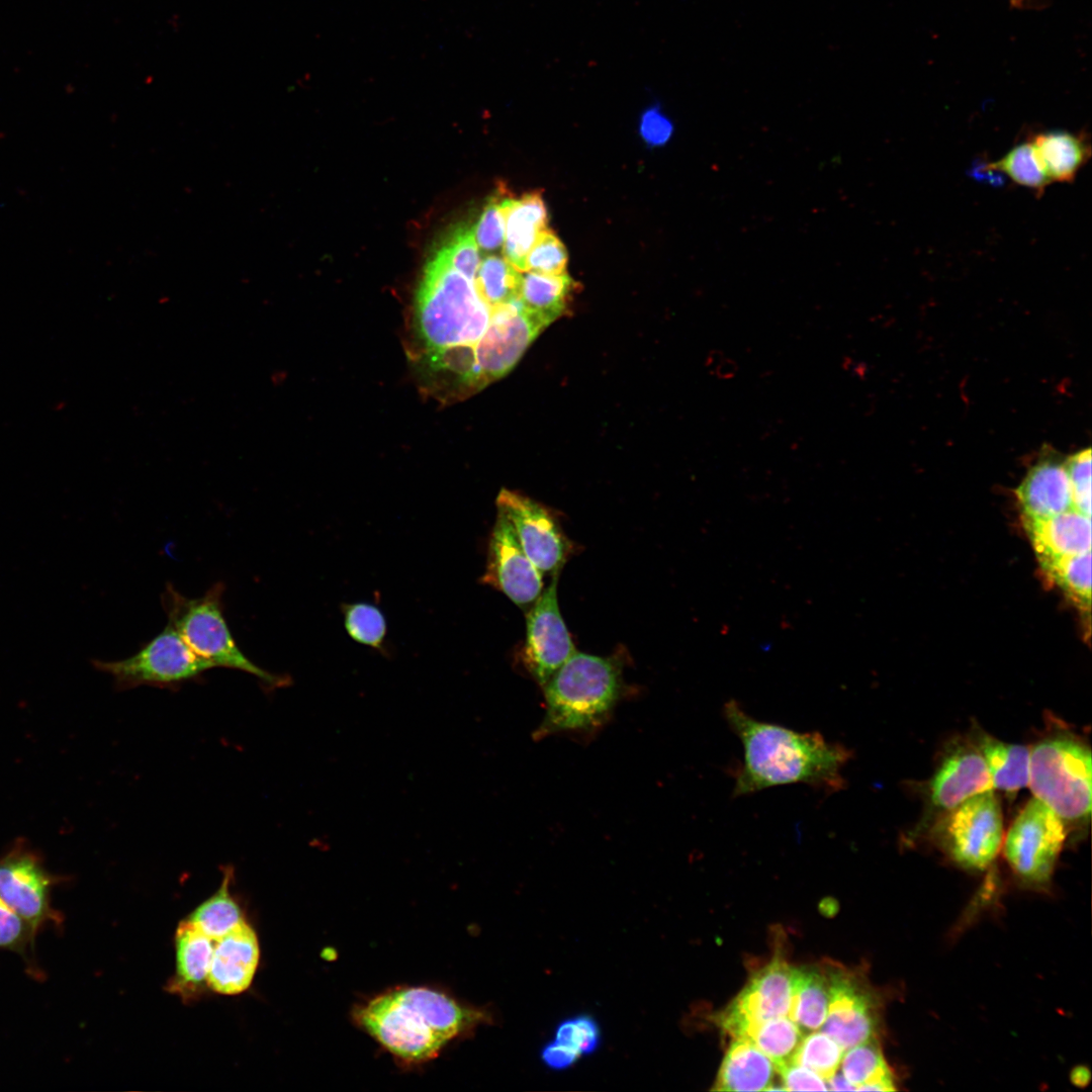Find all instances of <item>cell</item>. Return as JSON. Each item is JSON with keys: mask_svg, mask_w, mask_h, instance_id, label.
<instances>
[{"mask_svg": "<svg viewBox=\"0 0 1092 1092\" xmlns=\"http://www.w3.org/2000/svg\"><path fill=\"white\" fill-rule=\"evenodd\" d=\"M351 1018L402 1068L437 1059L448 1045L493 1019L485 1008L423 985L396 986L368 997L354 1005Z\"/></svg>", "mask_w": 1092, "mask_h": 1092, "instance_id": "1", "label": "cell"}, {"mask_svg": "<svg viewBox=\"0 0 1092 1092\" xmlns=\"http://www.w3.org/2000/svg\"><path fill=\"white\" fill-rule=\"evenodd\" d=\"M723 716L744 752L731 774L734 798L790 784H805L826 794L846 787L842 770L852 752L843 744L830 742L817 731L803 733L759 721L733 699L725 703Z\"/></svg>", "mask_w": 1092, "mask_h": 1092, "instance_id": "2", "label": "cell"}, {"mask_svg": "<svg viewBox=\"0 0 1092 1092\" xmlns=\"http://www.w3.org/2000/svg\"><path fill=\"white\" fill-rule=\"evenodd\" d=\"M626 689L617 656L576 650L542 687L545 712L534 738L596 733L610 720Z\"/></svg>", "mask_w": 1092, "mask_h": 1092, "instance_id": "3", "label": "cell"}, {"mask_svg": "<svg viewBox=\"0 0 1092 1092\" xmlns=\"http://www.w3.org/2000/svg\"><path fill=\"white\" fill-rule=\"evenodd\" d=\"M224 584L215 582L199 598H187L171 583L162 593V607L188 647L212 667L238 669L257 677L267 691L288 687L291 677L265 670L237 645L223 615Z\"/></svg>", "mask_w": 1092, "mask_h": 1092, "instance_id": "4", "label": "cell"}, {"mask_svg": "<svg viewBox=\"0 0 1092 1092\" xmlns=\"http://www.w3.org/2000/svg\"><path fill=\"white\" fill-rule=\"evenodd\" d=\"M1091 749L1082 738L1057 730L1029 747L1033 797L1070 827L1086 826L1091 815Z\"/></svg>", "mask_w": 1092, "mask_h": 1092, "instance_id": "5", "label": "cell"}, {"mask_svg": "<svg viewBox=\"0 0 1092 1092\" xmlns=\"http://www.w3.org/2000/svg\"><path fill=\"white\" fill-rule=\"evenodd\" d=\"M934 841L964 868L983 870L997 856L1003 839V815L994 790L977 794L938 817Z\"/></svg>", "mask_w": 1092, "mask_h": 1092, "instance_id": "6", "label": "cell"}, {"mask_svg": "<svg viewBox=\"0 0 1092 1092\" xmlns=\"http://www.w3.org/2000/svg\"><path fill=\"white\" fill-rule=\"evenodd\" d=\"M91 662L96 669L111 675L118 690L140 686L178 688L213 668L188 647L170 624L129 657Z\"/></svg>", "mask_w": 1092, "mask_h": 1092, "instance_id": "7", "label": "cell"}, {"mask_svg": "<svg viewBox=\"0 0 1092 1092\" xmlns=\"http://www.w3.org/2000/svg\"><path fill=\"white\" fill-rule=\"evenodd\" d=\"M64 877L50 873L39 852L24 839L0 855V898L36 933L44 926L61 928L64 915L52 905V889Z\"/></svg>", "mask_w": 1092, "mask_h": 1092, "instance_id": "8", "label": "cell"}, {"mask_svg": "<svg viewBox=\"0 0 1092 1092\" xmlns=\"http://www.w3.org/2000/svg\"><path fill=\"white\" fill-rule=\"evenodd\" d=\"M1068 836L1064 821L1044 803L1032 797L1010 825L1004 855L1023 881L1044 884L1051 880Z\"/></svg>", "mask_w": 1092, "mask_h": 1092, "instance_id": "9", "label": "cell"}, {"mask_svg": "<svg viewBox=\"0 0 1092 1092\" xmlns=\"http://www.w3.org/2000/svg\"><path fill=\"white\" fill-rule=\"evenodd\" d=\"M545 328L519 300L494 306L489 329L475 353L476 392L510 372Z\"/></svg>", "mask_w": 1092, "mask_h": 1092, "instance_id": "10", "label": "cell"}, {"mask_svg": "<svg viewBox=\"0 0 1092 1092\" xmlns=\"http://www.w3.org/2000/svg\"><path fill=\"white\" fill-rule=\"evenodd\" d=\"M558 574L530 607L526 617L523 663L542 688L576 651L560 613L557 599Z\"/></svg>", "mask_w": 1092, "mask_h": 1092, "instance_id": "11", "label": "cell"}, {"mask_svg": "<svg viewBox=\"0 0 1092 1092\" xmlns=\"http://www.w3.org/2000/svg\"><path fill=\"white\" fill-rule=\"evenodd\" d=\"M824 972L829 1002L822 1031L843 1051L876 1037L879 1011L872 990L857 976L842 968L831 966Z\"/></svg>", "mask_w": 1092, "mask_h": 1092, "instance_id": "12", "label": "cell"}, {"mask_svg": "<svg viewBox=\"0 0 1092 1092\" xmlns=\"http://www.w3.org/2000/svg\"><path fill=\"white\" fill-rule=\"evenodd\" d=\"M495 504L497 511L512 524L524 551L542 574L559 572L570 544L551 513L539 503L506 488L499 491Z\"/></svg>", "mask_w": 1092, "mask_h": 1092, "instance_id": "13", "label": "cell"}, {"mask_svg": "<svg viewBox=\"0 0 1092 1092\" xmlns=\"http://www.w3.org/2000/svg\"><path fill=\"white\" fill-rule=\"evenodd\" d=\"M794 968L776 957L752 975L742 991L720 1014V1025L733 1037H744L755 1024L788 1016Z\"/></svg>", "mask_w": 1092, "mask_h": 1092, "instance_id": "14", "label": "cell"}, {"mask_svg": "<svg viewBox=\"0 0 1092 1092\" xmlns=\"http://www.w3.org/2000/svg\"><path fill=\"white\" fill-rule=\"evenodd\" d=\"M522 609L543 592V574L524 551L508 518L497 511L489 535L485 571L480 578Z\"/></svg>", "mask_w": 1092, "mask_h": 1092, "instance_id": "15", "label": "cell"}, {"mask_svg": "<svg viewBox=\"0 0 1092 1092\" xmlns=\"http://www.w3.org/2000/svg\"><path fill=\"white\" fill-rule=\"evenodd\" d=\"M930 807L936 817L967 799L994 790L986 762L973 742H954L940 758L928 785Z\"/></svg>", "mask_w": 1092, "mask_h": 1092, "instance_id": "16", "label": "cell"}, {"mask_svg": "<svg viewBox=\"0 0 1092 1092\" xmlns=\"http://www.w3.org/2000/svg\"><path fill=\"white\" fill-rule=\"evenodd\" d=\"M260 949L254 929L243 919L215 940L207 975V985L222 995H237L251 985L259 964Z\"/></svg>", "mask_w": 1092, "mask_h": 1092, "instance_id": "17", "label": "cell"}, {"mask_svg": "<svg viewBox=\"0 0 1092 1092\" xmlns=\"http://www.w3.org/2000/svg\"><path fill=\"white\" fill-rule=\"evenodd\" d=\"M1044 453L1015 489L1023 518H1046L1073 509L1065 461Z\"/></svg>", "mask_w": 1092, "mask_h": 1092, "instance_id": "18", "label": "cell"}, {"mask_svg": "<svg viewBox=\"0 0 1092 1092\" xmlns=\"http://www.w3.org/2000/svg\"><path fill=\"white\" fill-rule=\"evenodd\" d=\"M1036 558L1091 551V518L1071 509L1046 518H1023Z\"/></svg>", "mask_w": 1092, "mask_h": 1092, "instance_id": "19", "label": "cell"}, {"mask_svg": "<svg viewBox=\"0 0 1092 1092\" xmlns=\"http://www.w3.org/2000/svg\"><path fill=\"white\" fill-rule=\"evenodd\" d=\"M504 257L520 272H525V261L541 232L548 229L549 215L542 192L523 194L519 198L505 195Z\"/></svg>", "mask_w": 1092, "mask_h": 1092, "instance_id": "20", "label": "cell"}, {"mask_svg": "<svg viewBox=\"0 0 1092 1092\" xmlns=\"http://www.w3.org/2000/svg\"><path fill=\"white\" fill-rule=\"evenodd\" d=\"M776 1067L751 1040L734 1037L720 1065L712 1090L762 1091L774 1085Z\"/></svg>", "mask_w": 1092, "mask_h": 1092, "instance_id": "21", "label": "cell"}, {"mask_svg": "<svg viewBox=\"0 0 1092 1092\" xmlns=\"http://www.w3.org/2000/svg\"><path fill=\"white\" fill-rule=\"evenodd\" d=\"M1029 141L1051 182H1072L1091 155V147L1084 133L1046 130L1034 134Z\"/></svg>", "mask_w": 1092, "mask_h": 1092, "instance_id": "22", "label": "cell"}, {"mask_svg": "<svg viewBox=\"0 0 1092 1092\" xmlns=\"http://www.w3.org/2000/svg\"><path fill=\"white\" fill-rule=\"evenodd\" d=\"M214 941L190 919L180 922L175 934L176 975L170 983L172 992L186 996L194 994L203 982L207 984Z\"/></svg>", "mask_w": 1092, "mask_h": 1092, "instance_id": "23", "label": "cell"}, {"mask_svg": "<svg viewBox=\"0 0 1092 1092\" xmlns=\"http://www.w3.org/2000/svg\"><path fill=\"white\" fill-rule=\"evenodd\" d=\"M577 283L565 272H522L519 301L524 310L545 327L566 312Z\"/></svg>", "mask_w": 1092, "mask_h": 1092, "instance_id": "24", "label": "cell"}, {"mask_svg": "<svg viewBox=\"0 0 1092 1092\" xmlns=\"http://www.w3.org/2000/svg\"><path fill=\"white\" fill-rule=\"evenodd\" d=\"M989 770L993 789L1014 795L1029 783V747L1003 742L984 732L973 741Z\"/></svg>", "mask_w": 1092, "mask_h": 1092, "instance_id": "25", "label": "cell"}, {"mask_svg": "<svg viewBox=\"0 0 1092 1092\" xmlns=\"http://www.w3.org/2000/svg\"><path fill=\"white\" fill-rule=\"evenodd\" d=\"M828 981L824 971L795 969L788 1016L802 1031L821 1028L828 1011Z\"/></svg>", "mask_w": 1092, "mask_h": 1092, "instance_id": "26", "label": "cell"}, {"mask_svg": "<svg viewBox=\"0 0 1092 1092\" xmlns=\"http://www.w3.org/2000/svg\"><path fill=\"white\" fill-rule=\"evenodd\" d=\"M841 1073L859 1091H895L894 1077L876 1037L846 1050Z\"/></svg>", "mask_w": 1092, "mask_h": 1092, "instance_id": "27", "label": "cell"}, {"mask_svg": "<svg viewBox=\"0 0 1092 1092\" xmlns=\"http://www.w3.org/2000/svg\"><path fill=\"white\" fill-rule=\"evenodd\" d=\"M1041 569L1076 607L1089 617L1091 609V551L1037 558Z\"/></svg>", "mask_w": 1092, "mask_h": 1092, "instance_id": "28", "label": "cell"}, {"mask_svg": "<svg viewBox=\"0 0 1092 1092\" xmlns=\"http://www.w3.org/2000/svg\"><path fill=\"white\" fill-rule=\"evenodd\" d=\"M233 876V868L226 867L217 891L202 902L188 918L214 940L226 934L244 919L230 891Z\"/></svg>", "mask_w": 1092, "mask_h": 1092, "instance_id": "29", "label": "cell"}, {"mask_svg": "<svg viewBox=\"0 0 1092 1092\" xmlns=\"http://www.w3.org/2000/svg\"><path fill=\"white\" fill-rule=\"evenodd\" d=\"M522 272L505 257L489 254L481 260L473 280L475 288L491 307L519 300Z\"/></svg>", "mask_w": 1092, "mask_h": 1092, "instance_id": "30", "label": "cell"}, {"mask_svg": "<svg viewBox=\"0 0 1092 1092\" xmlns=\"http://www.w3.org/2000/svg\"><path fill=\"white\" fill-rule=\"evenodd\" d=\"M802 1037L803 1031L789 1016L763 1020L744 1036L765 1054L776 1068L791 1061Z\"/></svg>", "mask_w": 1092, "mask_h": 1092, "instance_id": "31", "label": "cell"}, {"mask_svg": "<svg viewBox=\"0 0 1092 1092\" xmlns=\"http://www.w3.org/2000/svg\"><path fill=\"white\" fill-rule=\"evenodd\" d=\"M989 171H1000L1019 186L1037 195L1043 194L1052 183L1043 172L1033 147L1028 140L1011 148L1002 158L985 166Z\"/></svg>", "mask_w": 1092, "mask_h": 1092, "instance_id": "32", "label": "cell"}, {"mask_svg": "<svg viewBox=\"0 0 1092 1092\" xmlns=\"http://www.w3.org/2000/svg\"><path fill=\"white\" fill-rule=\"evenodd\" d=\"M342 613L350 638L383 652L387 627L384 615L377 607L368 603L344 604Z\"/></svg>", "mask_w": 1092, "mask_h": 1092, "instance_id": "33", "label": "cell"}, {"mask_svg": "<svg viewBox=\"0 0 1092 1092\" xmlns=\"http://www.w3.org/2000/svg\"><path fill=\"white\" fill-rule=\"evenodd\" d=\"M843 1050L823 1031L802 1037L790 1062L810 1069L827 1083L838 1070Z\"/></svg>", "mask_w": 1092, "mask_h": 1092, "instance_id": "34", "label": "cell"}, {"mask_svg": "<svg viewBox=\"0 0 1092 1092\" xmlns=\"http://www.w3.org/2000/svg\"><path fill=\"white\" fill-rule=\"evenodd\" d=\"M35 930L0 898V949L16 952L31 976L40 978L34 961Z\"/></svg>", "mask_w": 1092, "mask_h": 1092, "instance_id": "35", "label": "cell"}, {"mask_svg": "<svg viewBox=\"0 0 1092 1092\" xmlns=\"http://www.w3.org/2000/svg\"><path fill=\"white\" fill-rule=\"evenodd\" d=\"M568 255L564 244L549 228L538 236L525 261V271L544 274L566 272Z\"/></svg>", "mask_w": 1092, "mask_h": 1092, "instance_id": "36", "label": "cell"}, {"mask_svg": "<svg viewBox=\"0 0 1092 1092\" xmlns=\"http://www.w3.org/2000/svg\"><path fill=\"white\" fill-rule=\"evenodd\" d=\"M505 195L506 193L502 190L488 198L473 229L475 241L482 252L492 254L504 248L506 225L503 198Z\"/></svg>", "mask_w": 1092, "mask_h": 1092, "instance_id": "37", "label": "cell"}, {"mask_svg": "<svg viewBox=\"0 0 1092 1092\" xmlns=\"http://www.w3.org/2000/svg\"><path fill=\"white\" fill-rule=\"evenodd\" d=\"M450 264L469 280H474L481 259L473 229L457 226L441 247Z\"/></svg>", "mask_w": 1092, "mask_h": 1092, "instance_id": "38", "label": "cell"}, {"mask_svg": "<svg viewBox=\"0 0 1092 1092\" xmlns=\"http://www.w3.org/2000/svg\"><path fill=\"white\" fill-rule=\"evenodd\" d=\"M1069 477L1073 509L1091 518V449L1070 455L1065 461Z\"/></svg>", "mask_w": 1092, "mask_h": 1092, "instance_id": "39", "label": "cell"}, {"mask_svg": "<svg viewBox=\"0 0 1092 1092\" xmlns=\"http://www.w3.org/2000/svg\"><path fill=\"white\" fill-rule=\"evenodd\" d=\"M600 1038L597 1021L588 1015H578L560 1022L554 1039L573 1048L580 1055H586L598 1049Z\"/></svg>", "mask_w": 1092, "mask_h": 1092, "instance_id": "40", "label": "cell"}, {"mask_svg": "<svg viewBox=\"0 0 1092 1092\" xmlns=\"http://www.w3.org/2000/svg\"><path fill=\"white\" fill-rule=\"evenodd\" d=\"M674 131L673 122L658 103L646 107L640 116L639 132L648 147L666 145Z\"/></svg>", "mask_w": 1092, "mask_h": 1092, "instance_id": "41", "label": "cell"}, {"mask_svg": "<svg viewBox=\"0 0 1092 1092\" xmlns=\"http://www.w3.org/2000/svg\"><path fill=\"white\" fill-rule=\"evenodd\" d=\"M781 1076L782 1084L788 1091L828 1090L827 1083L818 1074L808 1068L793 1062L785 1063L776 1068Z\"/></svg>", "mask_w": 1092, "mask_h": 1092, "instance_id": "42", "label": "cell"}, {"mask_svg": "<svg viewBox=\"0 0 1092 1092\" xmlns=\"http://www.w3.org/2000/svg\"><path fill=\"white\" fill-rule=\"evenodd\" d=\"M580 1056L581 1055L573 1048L555 1039L548 1042L541 1053L544 1064L547 1067L556 1070L572 1066Z\"/></svg>", "mask_w": 1092, "mask_h": 1092, "instance_id": "43", "label": "cell"}, {"mask_svg": "<svg viewBox=\"0 0 1092 1092\" xmlns=\"http://www.w3.org/2000/svg\"><path fill=\"white\" fill-rule=\"evenodd\" d=\"M828 1090H854V1087L846 1080L838 1070L827 1080Z\"/></svg>", "mask_w": 1092, "mask_h": 1092, "instance_id": "44", "label": "cell"}]
</instances>
